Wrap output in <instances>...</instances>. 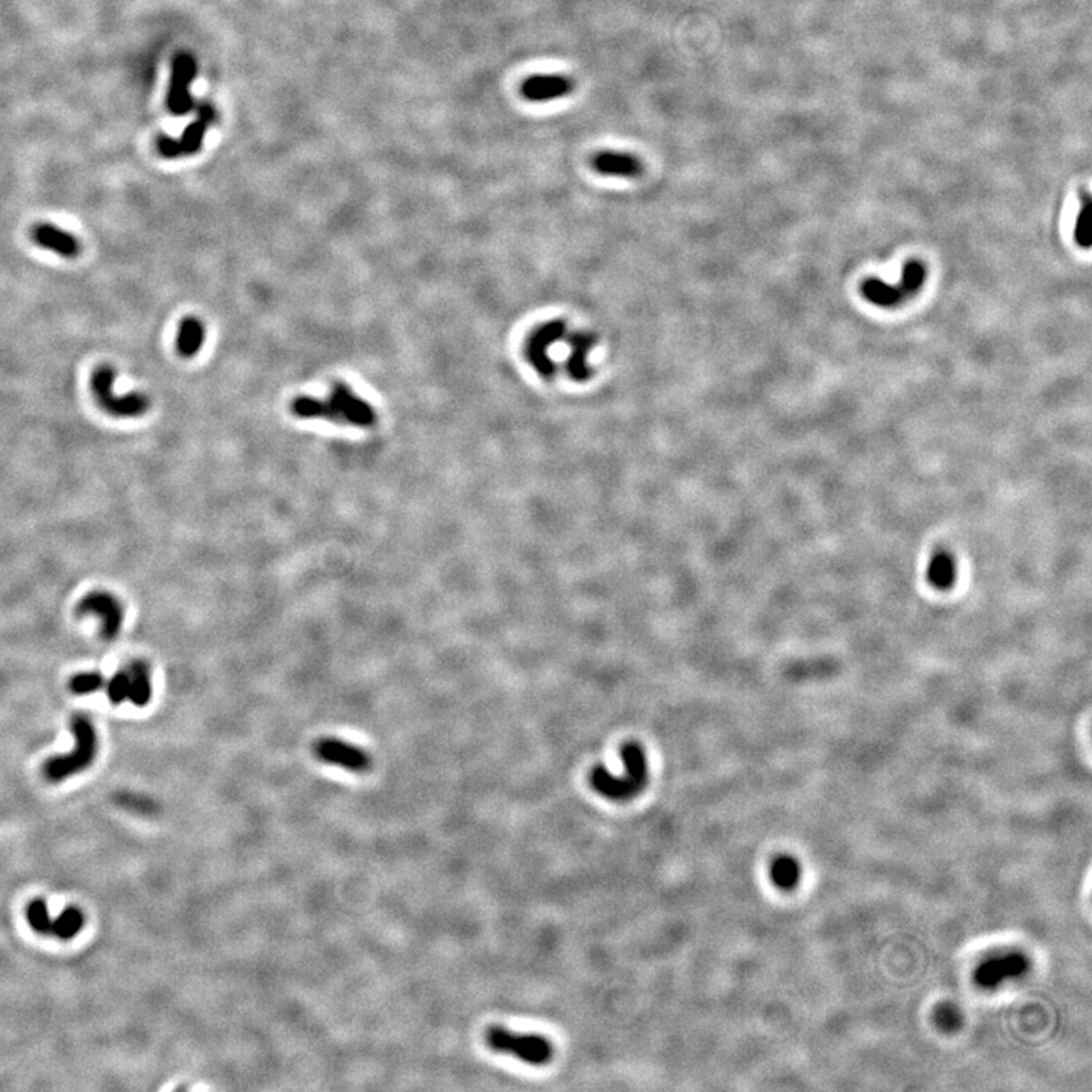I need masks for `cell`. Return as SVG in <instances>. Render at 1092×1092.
I'll return each instance as SVG.
<instances>
[{"label":"cell","mask_w":1092,"mask_h":1092,"mask_svg":"<svg viewBox=\"0 0 1092 1092\" xmlns=\"http://www.w3.org/2000/svg\"><path fill=\"white\" fill-rule=\"evenodd\" d=\"M131 677V694L129 701L137 707H145L152 698V681H150L149 666L141 660H135L128 666Z\"/></svg>","instance_id":"obj_16"},{"label":"cell","mask_w":1092,"mask_h":1092,"mask_svg":"<svg viewBox=\"0 0 1092 1092\" xmlns=\"http://www.w3.org/2000/svg\"><path fill=\"white\" fill-rule=\"evenodd\" d=\"M117 372L109 365L99 366L92 375V392L99 405L116 418H140L150 408V397L145 393L132 392L114 395Z\"/></svg>","instance_id":"obj_4"},{"label":"cell","mask_w":1092,"mask_h":1092,"mask_svg":"<svg viewBox=\"0 0 1092 1092\" xmlns=\"http://www.w3.org/2000/svg\"><path fill=\"white\" fill-rule=\"evenodd\" d=\"M1091 205L1087 199V204L1080 210L1076 225L1077 243L1082 245L1083 248H1088L1091 245Z\"/></svg>","instance_id":"obj_23"},{"label":"cell","mask_w":1092,"mask_h":1092,"mask_svg":"<svg viewBox=\"0 0 1092 1092\" xmlns=\"http://www.w3.org/2000/svg\"><path fill=\"white\" fill-rule=\"evenodd\" d=\"M72 733L75 736V750L55 756L44 762L43 774L47 782L60 783L72 775L83 773L92 767L98 754V736L93 724L84 715L72 718Z\"/></svg>","instance_id":"obj_3"},{"label":"cell","mask_w":1092,"mask_h":1092,"mask_svg":"<svg viewBox=\"0 0 1092 1092\" xmlns=\"http://www.w3.org/2000/svg\"><path fill=\"white\" fill-rule=\"evenodd\" d=\"M31 237L36 246L58 253L62 258H76L83 249L76 236L52 223L36 225L32 228Z\"/></svg>","instance_id":"obj_12"},{"label":"cell","mask_w":1092,"mask_h":1092,"mask_svg":"<svg viewBox=\"0 0 1092 1092\" xmlns=\"http://www.w3.org/2000/svg\"><path fill=\"white\" fill-rule=\"evenodd\" d=\"M26 918L34 932L43 936H51L53 919L49 915V909L44 900L36 898L34 902L29 903V906L26 909Z\"/></svg>","instance_id":"obj_19"},{"label":"cell","mask_w":1092,"mask_h":1092,"mask_svg":"<svg viewBox=\"0 0 1092 1092\" xmlns=\"http://www.w3.org/2000/svg\"><path fill=\"white\" fill-rule=\"evenodd\" d=\"M625 773L614 775L604 767H597L590 773V784L598 794L612 801H627L644 791L648 783V762L642 748L638 743H627L621 751Z\"/></svg>","instance_id":"obj_2"},{"label":"cell","mask_w":1092,"mask_h":1092,"mask_svg":"<svg viewBox=\"0 0 1092 1092\" xmlns=\"http://www.w3.org/2000/svg\"><path fill=\"white\" fill-rule=\"evenodd\" d=\"M197 75V58L189 52L176 53L172 61L171 81L165 105L169 113L173 116H186L195 108V100L191 98L190 85Z\"/></svg>","instance_id":"obj_8"},{"label":"cell","mask_w":1092,"mask_h":1092,"mask_svg":"<svg viewBox=\"0 0 1092 1092\" xmlns=\"http://www.w3.org/2000/svg\"><path fill=\"white\" fill-rule=\"evenodd\" d=\"M84 924H85V917L79 907H66L61 915L53 921L52 936L61 939V941H70V939L76 938L77 933L83 930Z\"/></svg>","instance_id":"obj_17"},{"label":"cell","mask_w":1092,"mask_h":1092,"mask_svg":"<svg viewBox=\"0 0 1092 1092\" xmlns=\"http://www.w3.org/2000/svg\"><path fill=\"white\" fill-rule=\"evenodd\" d=\"M129 694H131V677L126 668V670H120L111 677V680L107 685V695L113 704H120L129 700Z\"/></svg>","instance_id":"obj_21"},{"label":"cell","mask_w":1092,"mask_h":1092,"mask_svg":"<svg viewBox=\"0 0 1092 1092\" xmlns=\"http://www.w3.org/2000/svg\"><path fill=\"white\" fill-rule=\"evenodd\" d=\"M486 1044L490 1050L518 1057L530 1065H545L554 1055L551 1042L543 1036L515 1033L501 1025L487 1029Z\"/></svg>","instance_id":"obj_5"},{"label":"cell","mask_w":1092,"mask_h":1092,"mask_svg":"<svg viewBox=\"0 0 1092 1092\" xmlns=\"http://www.w3.org/2000/svg\"><path fill=\"white\" fill-rule=\"evenodd\" d=\"M938 1021L943 1029H953V1027L959 1024L958 1012L953 1008L941 1009L938 1012Z\"/></svg>","instance_id":"obj_24"},{"label":"cell","mask_w":1092,"mask_h":1092,"mask_svg":"<svg viewBox=\"0 0 1092 1092\" xmlns=\"http://www.w3.org/2000/svg\"><path fill=\"white\" fill-rule=\"evenodd\" d=\"M76 614H93L100 619V636L105 640L116 639L124 627V607L111 593H88L77 604Z\"/></svg>","instance_id":"obj_9"},{"label":"cell","mask_w":1092,"mask_h":1092,"mask_svg":"<svg viewBox=\"0 0 1092 1092\" xmlns=\"http://www.w3.org/2000/svg\"><path fill=\"white\" fill-rule=\"evenodd\" d=\"M205 341V326L201 319L189 316L182 320L176 335V349L184 358L197 356Z\"/></svg>","instance_id":"obj_15"},{"label":"cell","mask_w":1092,"mask_h":1092,"mask_svg":"<svg viewBox=\"0 0 1092 1092\" xmlns=\"http://www.w3.org/2000/svg\"><path fill=\"white\" fill-rule=\"evenodd\" d=\"M928 577L936 588H950L954 578L953 562L947 556H936L928 567Z\"/></svg>","instance_id":"obj_20"},{"label":"cell","mask_w":1092,"mask_h":1092,"mask_svg":"<svg viewBox=\"0 0 1092 1092\" xmlns=\"http://www.w3.org/2000/svg\"><path fill=\"white\" fill-rule=\"evenodd\" d=\"M593 171L612 178H636L642 173V163L636 155L619 150H603L592 160Z\"/></svg>","instance_id":"obj_13"},{"label":"cell","mask_w":1092,"mask_h":1092,"mask_svg":"<svg viewBox=\"0 0 1092 1092\" xmlns=\"http://www.w3.org/2000/svg\"><path fill=\"white\" fill-rule=\"evenodd\" d=\"M103 683H105V680H103L102 675L98 674V672H83V674H77L73 677L70 683H68V687L76 695H90V694H94L99 689H102Z\"/></svg>","instance_id":"obj_22"},{"label":"cell","mask_w":1092,"mask_h":1092,"mask_svg":"<svg viewBox=\"0 0 1092 1092\" xmlns=\"http://www.w3.org/2000/svg\"><path fill=\"white\" fill-rule=\"evenodd\" d=\"M292 412L301 419H324L352 427L372 428L378 421L375 408L358 397L345 382H335L328 399L299 397L292 402Z\"/></svg>","instance_id":"obj_1"},{"label":"cell","mask_w":1092,"mask_h":1092,"mask_svg":"<svg viewBox=\"0 0 1092 1092\" xmlns=\"http://www.w3.org/2000/svg\"><path fill=\"white\" fill-rule=\"evenodd\" d=\"M575 88V81L571 76L560 73H543L526 77L521 85L522 98L528 102H552L557 99L571 94Z\"/></svg>","instance_id":"obj_11"},{"label":"cell","mask_w":1092,"mask_h":1092,"mask_svg":"<svg viewBox=\"0 0 1092 1092\" xmlns=\"http://www.w3.org/2000/svg\"><path fill=\"white\" fill-rule=\"evenodd\" d=\"M197 111V119L184 129L180 139H172L169 135H158L155 146H157V152L163 158L176 160L181 157L197 154L201 150L206 131L216 122V111L208 103H201Z\"/></svg>","instance_id":"obj_6"},{"label":"cell","mask_w":1092,"mask_h":1092,"mask_svg":"<svg viewBox=\"0 0 1092 1092\" xmlns=\"http://www.w3.org/2000/svg\"><path fill=\"white\" fill-rule=\"evenodd\" d=\"M313 754L319 762L348 773L365 774L372 769L371 754L366 750L339 737H320L313 743Z\"/></svg>","instance_id":"obj_7"},{"label":"cell","mask_w":1092,"mask_h":1092,"mask_svg":"<svg viewBox=\"0 0 1092 1092\" xmlns=\"http://www.w3.org/2000/svg\"><path fill=\"white\" fill-rule=\"evenodd\" d=\"M771 879L774 885L783 891L794 889L799 880V863L789 855H780L771 865Z\"/></svg>","instance_id":"obj_18"},{"label":"cell","mask_w":1092,"mask_h":1092,"mask_svg":"<svg viewBox=\"0 0 1092 1092\" xmlns=\"http://www.w3.org/2000/svg\"><path fill=\"white\" fill-rule=\"evenodd\" d=\"M924 273H926V270H924V266H921V264H907L902 285L891 287V285H885V284L880 283L879 279H871L868 283L863 284V293H865L866 298L872 301V302H876L877 305L896 304L902 299L913 293L924 283Z\"/></svg>","instance_id":"obj_10"},{"label":"cell","mask_w":1092,"mask_h":1092,"mask_svg":"<svg viewBox=\"0 0 1092 1092\" xmlns=\"http://www.w3.org/2000/svg\"><path fill=\"white\" fill-rule=\"evenodd\" d=\"M1025 967L1027 960L1021 954H1006L982 965L977 973V980L982 986H997L1000 982L1023 973Z\"/></svg>","instance_id":"obj_14"}]
</instances>
